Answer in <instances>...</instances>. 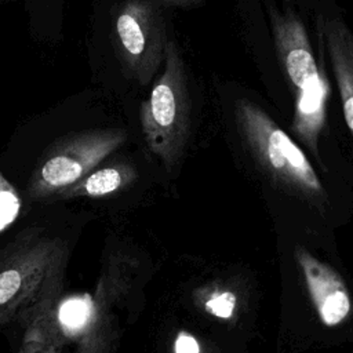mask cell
<instances>
[{
  "instance_id": "ba28073f",
  "label": "cell",
  "mask_w": 353,
  "mask_h": 353,
  "mask_svg": "<svg viewBox=\"0 0 353 353\" xmlns=\"http://www.w3.org/2000/svg\"><path fill=\"white\" fill-rule=\"evenodd\" d=\"M321 39L341 94L346 124L353 135V32L338 18H321Z\"/></svg>"
},
{
  "instance_id": "8992f818",
  "label": "cell",
  "mask_w": 353,
  "mask_h": 353,
  "mask_svg": "<svg viewBox=\"0 0 353 353\" xmlns=\"http://www.w3.org/2000/svg\"><path fill=\"white\" fill-rule=\"evenodd\" d=\"M236 113L250 146L277 175L303 189L321 190L320 181L305 153L263 109L243 99L237 103Z\"/></svg>"
},
{
  "instance_id": "52a82bcc",
  "label": "cell",
  "mask_w": 353,
  "mask_h": 353,
  "mask_svg": "<svg viewBox=\"0 0 353 353\" xmlns=\"http://www.w3.org/2000/svg\"><path fill=\"white\" fill-rule=\"evenodd\" d=\"M299 263L321 321L330 327L342 323L350 312V296L343 280L305 251L299 252Z\"/></svg>"
},
{
  "instance_id": "7c38bea8",
  "label": "cell",
  "mask_w": 353,
  "mask_h": 353,
  "mask_svg": "<svg viewBox=\"0 0 353 353\" xmlns=\"http://www.w3.org/2000/svg\"><path fill=\"white\" fill-rule=\"evenodd\" d=\"M21 207L22 201L18 192L0 172V234L15 222Z\"/></svg>"
},
{
  "instance_id": "3957f363",
  "label": "cell",
  "mask_w": 353,
  "mask_h": 353,
  "mask_svg": "<svg viewBox=\"0 0 353 353\" xmlns=\"http://www.w3.org/2000/svg\"><path fill=\"white\" fill-rule=\"evenodd\" d=\"M139 120L148 148L167 165L181 157L190 131V97L185 62L170 40L165 61L150 94L141 105Z\"/></svg>"
},
{
  "instance_id": "9a60e30c",
  "label": "cell",
  "mask_w": 353,
  "mask_h": 353,
  "mask_svg": "<svg viewBox=\"0 0 353 353\" xmlns=\"http://www.w3.org/2000/svg\"><path fill=\"white\" fill-rule=\"evenodd\" d=\"M175 353H200V347L192 335L181 334L175 342Z\"/></svg>"
},
{
  "instance_id": "9c48e42d",
  "label": "cell",
  "mask_w": 353,
  "mask_h": 353,
  "mask_svg": "<svg viewBox=\"0 0 353 353\" xmlns=\"http://www.w3.org/2000/svg\"><path fill=\"white\" fill-rule=\"evenodd\" d=\"M57 302L40 310L23 327L25 332L19 353H62L68 339L57 321Z\"/></svg>"
},
{
  "instance_id": "6da1fadb",
  "label": "cell",
  "mask_w": 353,
  "mask_h": 353,
  "mask_svg": "<svg viewBox=\"0 0 353 353\" xmlns=\"http://www.w3.org/2000/svg\"><path fill=\"white\" fill-rule=\"evenodd\" d=\"M68 244L43 229H29L0 251V325H26L59 301Z\"/></svg>"
},
{
  "instance_id": "2e32d148",
  "label": "cell",
  "mask_w": 353,
  "mask_h": 353,
  "mask_svg": "<svg viewBox=\"0 0 353 353\" xmlns=\"http://www.w3.org/2000/svg\"><path fill=\"white\" fill-rule=\"evenodd\" d=\"M171 6H178V7H189V6H194L197 4L200 0H159Z\"/></svg>"
},
{
  "instance_id": "277c9868",
  "label": "cell",
  "mask_w": 353,
  "mask_h": 353,
  "mask_svg": "<svg viewBox=\"0 0 353 353\" xmlns=\"http://www.w3.org/2000/svg\"><path fill=\"white\" fill-rule=\"evenodd\" d=\"M127 134L120 128H92L58 139L43 156L28 188L33 199L58 196L94 171L120 148Z\"/></svg>"
},
{
  "instance_id": "5bb4252c",
  "label": "cell",
  "mask_w": 353,
  "mask_h": 353,
  "mask_svg": "<svg viewBox=\"0 0 353 353\" xmlns=\"http://www.w3.org/2000/svg\"><path fill=\"white\" fill-rule=\"evenodd\" d=\"M234 306H236V296L229 291L214 294L205 303V307L210 313L222 319L230 317L233 314Z\"/></svg>"
},
{
  "instance_id": "5b68a950",
  "label": "cell",
  "mask_w": 353,
  "mask_h": 353,
  "mask_svg": "<svg viewBox=\"0 0 353 353\" xmlns=\"http://www.w3.org/2000/svg\"><path fill=\"white\" fill-rule=\"evenodd\" d=\"M116 50L125 73L146 85L163 68L168 46L160 10L148 0L123 1L114 11Z\"/></svg>"
},
{
  "instance_id": "8fae6325",
  "label": "cell",
  "mask_w": 353,
  "mask_h": 353,
  "mask_svg": "<svg viewBox=\"0 0 353 353\" xmlns=\"http://www.w3.org/2000/svg\"><path fill=\"white\" fill-rule=\"evenodd\" d=\"M55 313L59 328L66 339L81 338L101 319L95 301L88 295L59 299Z\"/></svg>"
},
{
  "instance_id": "7a4b0ae2",
  "label": "cell",
  "mask_w": 353,
  "mask_h": 353,
  "mask_svg": "<svg viewBox=\"0 0 353 353\" xmlns=\"http://www.w3.org/2000/svg\"><path fill=\"white\" fill-rule=\"evenodd\" d=\"M270 23L280 62L294 91V130L316 148L325 121L330 83L316 62L302 21L294 12L273 11Z\"/></svg>"
},
{
  "instance_id": "4fadbf2b",
  "label": "cell",
  "mask_w": 353,
  "mask_h": 353,
  "mask_svg": "<svg viewBox=\"0 0 353 353\" xmlns=\"http://www.w3.org/2000/svg\"><path fill=\"white\" fill-rule=\"evenodd\" d=\"M112 335V327L101 316L97 324L80 338L76 353H105L110 346Z\"/></svg>"
},
{
  "instance_id": "30bf717a",
  "label": "cell",
  "mask_w": 353,
  "mask_h": 353,
  "mask_svg": "<svg viewBox=\"0 0 353 353\" xmlns=\"http://www.w3.org/2000/svg\"><path fill=\"white\" fill-rule=\"evenodd\" d=\"M135 176L134 170L124 163L110 164L95 171H91L74 185L62 190L58 197L72 196H105L119 190Z\"/></svg>"
}]
</instances>
